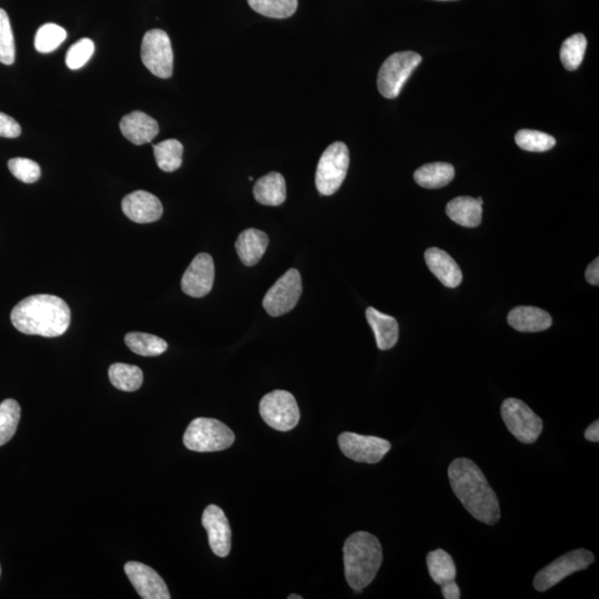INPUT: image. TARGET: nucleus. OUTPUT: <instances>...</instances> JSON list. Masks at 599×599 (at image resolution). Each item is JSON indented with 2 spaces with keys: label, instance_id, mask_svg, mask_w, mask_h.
<instances>
[{
  "label": "nucleus",
  "instance_id": "nucleus-1",
  "mask_svg": "<svg viewBox=\"0 0 599 599\" xmlns=\"http://www.w3.org/2000/svg\"><path fill=\"white\" fill-rule=\"evenodd\" d=\"M449 480L454 494L474 519L489 525L498 523L501 519L498 496L473 460H454L449 468Z\"/></svg>",
  "mask_w": 599,
  "mask_h": 599
},
{
  "label": "nucleus",
  "instance_id": "nucleus-2",
  "mask_svg": "<svg viewBox=\"0 0 599 599\" xmlns=\"http://www.w3.org/2000/svg\"><path fill=\"white\" fill-rule=\"evenodd\" d=\"M10 320L24 335L56 337L68 330L71 312L58 296L37 294L20 301L13 309Z\"/></svg>",
  "mask_w": 599,
  "mask_h": 599
},
{
  "label": "nucleus",
  "instance_id": "nucleus-3",
  "mask_svg": "<svg viewBox=\"0 0 599 599\" xmlns=\"http://www.w3.org/2000/svg\"><path fill=\"white\" fill-rule=\"evenodd\" d=\"M343 562L347 584L362 592L375 581L383 562L380 542L367 532H356L345 542Z\"/></svg>",
  "mask_w": 599,
  "mask_h": 599
},
{
  "label": "nucleus",
  "instance_id": "nucleus-4",
  "mask_svg": "<svg viewBox=\"0 0 599 599\" xmlns=\"http://www.w3.org/2000/svg\"><path fill=\"white\" fill-rule=\"evenodd\" d=\"M234 433L214 418H198L189 424L183 435L184 447L193 452H218L234 443Z\"/></svg>",
  "mask_w": 599,
  "mask_h": 599
},
{
  "label": "nucleus",
  "instance_id": "nucleus-5",
  "mask_svg": "<svg viewBox=\"0 0 599 599\" xmlns=\"http://www.w3.org/2000/svg\"><path fill=\"white\" fill-rule=\"evenodd\" d=\"M350 165V152L346 143L335 142L326 148L317 163L315 186L324 196H332L342 186Z\"/></svg>",
  "mask_w": 599,
  "mask_h": 599
},
{
  "label": "nucleus",
  "instance_id": "nucleus-6",
  "mask_svg": "<svg viewBox=\"0 0 599 599\" xmlns=\"http://www.w3.org/2000/svg\"><path fill=\"white\" fill-rule=\"evenodd\" d=\"M421 63V55L414 51H401L391 55L378 71L377 88L380 94L387 99L397 98L409 76Z\"/></svg>",
  "mask_w": 599,
  "mask_h": 599
},
{
  "label": "nucleus",
  "instance_id": "nucleus-7",
  "mask_svg": "<svg viewBox=\"0 0 599 599\" xmlns=\"http://www.w3.org/2000/svg\"><path fill=\"white\" fill-rule=\"evenodd\" d=\"M501 416L506 428L520 442L532 444L540 438L542 418L521 399L506 398L501 404Z\"/></svg>",
  "mask_w": 599,
  "mask_h": 599
},
{
  "label": "nucleus",
  "instance_id": "nucleus-8",
  "mask_svg": "<svg viewBox=\"0 0 599 599\" xmlns=\"http://www.w3.org/2000/svg\"><path fill=\"white\" fill-rule=\"evenodd\" d=\"M260 416L270 428L288 432L300 422V408L290 392L275 390L261 399Z\"/></svg>",
  "mask_w": 599,
  "mask_h": 599
},
{
  "label": "nucleus",
  "instance_id": "nucleus-9",
  "mask_svg": "<svg viewBox=\"0 0 599 599\" xmlns=\"http://www.w3.org/2000/svg\"><path fill=\"white\" fill-rule=\"evenodd\" d=\"M141 59L152 75L162 79L170 78L173 73V50L166 32L151 29L143 36Z\"/></svg>",
  "mask_w": 599,
  "mask_h": 599
},
{
  "label": "nucleus",
  "instance_id": "nucleus-10",
  "mask_svg": "<svg viewBox=\"0 0 599 599\" xmlns=\"http://www.w3.org/2000/svg\"><path fill=\"white\" fill-rule=\"evenodd\" d=\"M594 561L595 557L587 550L567 553L539 572L534 580L535 590L546 592L574 573L587 570Z\"/></svg>",
  "mask_w": 599,
  "mask_h": 599
},
{
  "label": "nucleus",
  "instance_id": "nucleus-11",
  "mask_svg": "<svg viewBox=\"0 0 599 599\" xmlns=\"http://www.w3.org/2000/svg\"><path fill=\"white\" fill-rule=\"evenodd\" d=\"M301 294L302 281L299 271L290 269L266 292L263 302V308L271 316L284 315L294 309Z\"/></svg>",
  "mask_w": 599,
  "mask_h": 599
},
{
  "label": "nucleus",
  "instance_id": "nucleus-12",
  "mask_svg": "<svg viewBox=\"0 0 599 599\" xmlns=\"http://www.w3.org/2000/svg\"><path fill=\"white\" fill-rule=\"evenodd\" d=\"M339 447L346 458L357 463L377 464L391 449L387 439L351 432L342 433Z\"/></svg>",
  "mask_w": 599,
  "mask_h": 599
},
{
  "label": "nucleus",
  "instance_id": "nucleus-13",
  "mask_svg": "<svg viewBox=\"0 0 599 599\" xmlns=\"http://www.w3.org/2000/svg\"><path fill=\"white\" fill-rule=\"evenodd\" d=\"M214 263L212 255L199 253L188 266L181 280V289L192 298H203L212 290Z\"/></svg>",
  "mask_w": 599,
  "mask_h": 599
},
{
  "label": "nucleus",
  "instance_id": "nucleus-14",
  "mask_svg": "<svg viewBox=\"0 0 599 599\" xmlns=\"http://www.w3.org/2000/svg\"><path fill=\"white\" fill-rule=\"evenodd\" d=\"M125 572L138 595L141 598L169 599L171 597L165 581L153 568L139 562H128L125 565Z\"/></svg>",
  "mask_w": 599,
  "mask_h": 599
},
{
  "label": "nucleus",
  "instance_id": "nucleus-15",
  "mask_svg": "<svg viewBox=\"0 0 599 599\" xmlns=\"http://www.w3.org/2000/svg\"><path fill=\"white\" fill-rule=\"evenodd\" d=\"M202 526L207 531L209 545L219 557H227L232 551V529L224 511L217 505H209L203 511Z\"/></svg>",
  "mask_w": 599,
  "mask_h": 599
},
{
  "label": "nucleus",
  "instance_id": "nucleus-16",
  "mask_svg": "<svg viewBox=\"0 0 599 599\" xmlns=\"http://www.w3.org/2000/svg\"><path fill=\"white\" fill-rule=\"evenodd\" d=\"M121 207L126 217L137 223L156 222L163 212L160 200L152 193L143 191L128 194L122 200Z\"/></svg>",
  "mask_w": 599,
  "mask_h": 599
},
{
  "label": "nucleus",
  "instance_id": "nucleus-17",
  "mask_svg": "<svg viewBox=\"0 0 599 599\" xmlns=\"http://www.w3.org/2000/svg\"><path fill=\"white\" fill-rule=\"evenodd\" d=\"M424 259L429 271L447 288H458L460 283H462V271H460L457 261L450 257L448 253H445V251L438 248L429 249L424 254Z\"/></svg>",
  "mask_w": 599,
  "mask_h": 599
},
{
  "label": "nucleus",
  "instance_id": "nucleus-18",
  "mask_svg": "<svg viewBox=\"0 0 599 599\" xmlns=\"http://www.w3.org/2000/svg\"><path fill=\"white\" fill-rule=\"evenodd\" d=\"M120 130L127 140L133 145L141 146L155 139L159 133V125L145 112L132 111L131 114L122 118Z\"/></svg>",
  "mask_w": 599,
  "mask_h": 599
},
{
  "label": "nucleus",
  "instance_id": "nucleus-19",
  "mask_svg": "<svg viewBox=\"0 0 599 599\" xmlns=\"http://www.w3.org/2000/svg\"><path fill=\"white\" fill-rule=\"evenodd\" d=\"M268 245V234L251 228L240 233L235 243V250L244 265L253 266L263 259Z\"/></svg>",
  "mask_w": 599,
  "mask_h": 599
},
{
  "label": "nucleus",
  "instance_id": "nucleus-20",
  "mask_svg": "<svg viewBox=\"0 0 599 599\" xmlns=\"http://www.w3.org/2000/svg\"><path fill=\"white\" fill-rule=\"evenodd\" d=\"M509 325L520 332H542L553 325L552 316L535 306H517L508 316Z\"/></svg>",
  "mask_w": 599,
  "mask_h": 599
},
{
  "label": "nucleus",
  "instance_id": "nucleus-21",
  "mask_svg": "<svg viewBox=\"0 0 599 599\" xmlns=\"http://www.w3.org/2000/svg\"><path fill=\"white\" fill-rule=\"evenodd\" d=\"M483 204L479 199L458 197L448 203V217L465 228H476L482 223Z\"/></svg>",
  "mask_w": 599,
  "mask_h": 599
},
{
  "label": "nucleus",
  "instance_id": "nucleus-22",
  "mask_svg": "<svg viewBox=\"0 0 599 599\" xmlns=\"http://www.w3.org/2000/svg\"><path fill=\"white\" fill-rule=\"evenodd\" d=\"M367 320L375 332L378 349L387 351L392 349L398 340V325L393 316L384 315L375 308L367 310Z\"/></svg>",
  "mask_w": 599,
  "mask_h": 599
},
{
  "label": "nucleus",
  "instance_id": "nucleus-23",
  "mask_svg": "<svg viewBox=\"0 0 599 599\" xmlns=\"http://www.w3.org/2000/svg\"><path fill=\"white\" fill-rule=\"evenodd\" d=\"M253 196L263 206L278 207L286 199V186L283 175L270 172L254 184Z\"/></svg>",
  "mask_w": 599,
  "mask_h": 599
},
{
  "label": "nucleus",
  "instance_id": "nucleus-24",
  "mask_svg": "<svg viewBox=\"0 0 599 599\" xmlns=\"http://www.w3.org/2000/svg\"><path fill=\"white\" fill-rule=\"evenodd\" d=\"M455 169L447 162L428 163L414 173V181L423 188L439 189L453 181Z\"/></svg>",
  "mask_w": 599,
  "mask_h": 599
},
{
  "label": "nucleus",
  "instance_id": "nucleus-25",
  "mask_svg": "<svg viewBox=\"0 0 599 599\" xmlns=\"http://www.w3.org/2000/svg\"><path fill=\"white\" fill-rule=\"evenodd\" d=\"M427 564L429 575L438 585L442 586L455 581L457 567H455L452 556L448 552L443 550L429 552L427 557Z\"/></svg>",
  "mask_w": 599,
  "mask_h": 599
},
{
  "label": "nucleus",
  "instance_id": "nucleus-26",
  "mask_svg": "<svg viewBox=\"0 0 599 599\" xmlns=\"http://www.w3.org/2000/svg\"><path fill=\"white\" fill-rule=\"evenodd\" d=\"M125 342L133 353L141 356H158L168 349V343L165 340L150 333H128Z\"/></svg>",
  "mask_w": 599,
  "mask_h": 599
},
{
  "label": "nucleus",
  "instance_id": "nucleus-27",
  "mask_svg": "<svg viewBox=\"0 0 599 599\" xmlns=\"http://www.w3.org/2000/svg\"><path fill=\"white\" fill-rule=\"evenodd\" d=\"M109 378L112 386L118 390L135 392L142 386L143 373L141 368L136 366L115 363L109 367Z\"/></svg>",
  "mask_w": 599,
  "mask_h": 599
},
{
  "label": "nucleus",
  "instance_id": "nucleus-28",
  "mask_svg": "<svg viewBox=\"0 0 599 599\" xmlns=\"http://www.w3.org/2000/svg\"><path fill=\"white\" fill-rule=\"evenodd\" d=\"M157 165L165 172L178 170L182 165L183 146L181 141L169 139L153 146Z\"/></svg>",
  "mask_w": 599,
  "mask_h": 599
},
{
  "label": "nucleus",
  "instance_id": "nucleus-29",
  "mask_svg": "<svg viewBox=\"0 0 599 599\" xmlns=\"http://www.w3.org/2000/svg\"><path fill=\"white\" fill-rule=\"evenodd\" d=\"M250 7L263 16L284 19L294 16L298 0H248Z\"/></svg>",
  "mask_w": 599,
  "mask_h": 599
},
{
  "label": "nucleus",
  "instance_id": "nucleus-30",
  "mask_svg": "<svg viewBox=\"0 0 599 599\" xmlns=\"http://www.w3.org/2000/svg\"><path fill=\"white\" fill-rule=\"evenodd\" d=\"M20 421V406L13 398L0 404V447L13 439Z\"/></svg>",
  "mask_w": 599,
  "mask_h": 599
},
{
  "label": "nucleus",
  "instance_id": "nucleus-31",
  "mask_svg": "<svg viewBox=\"0 0 599 599\" xmlns=\"http://www.w3.org/2000/svg\"><path fill=\"white\" fill-rule=\"evenodd\" d=\"M587 48V39L583 34H575L562 45L561 60L568 71H574L581 66Z\"/></svg>",
  "mask_w": 599,
  "mask_h": 599
},
{
  "label": "nucleus",
  "instance_id": "nucleus-32",
  "mask_svg": "<svg viewBox=\"0 0 599 599\" xmlns=\"http://www.w3.org/2000/svg\"><path fill=\"white\" fill-rule=\"evenodd\" d=\"M515 141L521 150L531 152L549 151L556 145L554 137L547 135L545 132L529 129L517 132Z\"/></svg>",
  "mask_w": 599,
  "mask_h": 599
},
{
  "label": "nucleus",
  "instance_id": "nucleus-33",
  "mask_svg": "<svg viewBox=\"0 0 599 599\" xmlns=\"http://www.w3.org/2000/svg\"><path fill=\"white\" fill-rule=\"evenodd\" d=\"M67 32L56 24H46L38 29L35 37V47L42 54H48L65 42Z\"/></svg>",
  "mask_w": 599,
  "mask_h": 599
},
{
  "label": "nucleus",
  "instance_id": "nucleus-34",
  "mask_svg": "<svg viewBox=\"0 0 599 599\" xmlns=\"http://www.w3.org/2000/svg\"><path fill=\"white\" fill-rule=\"evenodd\" d=\"M0 63L13 65L15 63V40L6 12L0 8Z\"/></svg>",
  "mask_w": 599,
  "mask_h": 599
},
{
  "label": "nucleus",
  "instance_id": "nucleus-35",
  "mask_svg": "<svg viewBox=\"0 0 599 599\" xmlns=\"http://www.w3.org/2000/svg\"><path fill=\"white\" fill-rule=\"evenodd\" d=\"M8 168L14 177L25 183H34L42 176V169L37 162L27 158H14L8 161Z\"/></svg>",
  "mask_w": 599,
  "mask_h": 599
},
{
  "label": "nucleus",
  "instance_id": "nucleus-36",
  "mask_svg": "<svg viewBox=\"0 0 599 599\" xmlns=\"http://www.w3.org/2000/svg\"><path fill=\"white\" fill-rule=\"evenodd\" d=\"M95 53V44L89 38L80 39L68 50L66 55V65L71 70L80 69L88 63L91 56Z\"/></svg>",
  "mask_w": 599,
  "mask_h": 599
},
{
  "label": "nucleus",
  "instance_id": "nucleus-37",
  "mask_svg": "<svg viewBox=\"0 0 599 599\" xmlns=\"http://www.w3.org/2000/svg\"><path fill=\"white\" fill-rule=\"evenodd\" d=\"M22 133V127L14 118L0 112V137L17 138Z\"/></svg>",
  "mask_w": 599,
  "mask_h": 599
},
{
  "label": "nucleus",
  "instance_id": "nucleus-38",
  "mask_svg": "<svg viewBox=\"0 0 599 599\" xmlns=\"http://www.w3.org/2000/svg\"><path fill=\"white\" fill-rule=\"evenodd\" d=\"M587 283L592 285L599 284V259L596 258L593 263L588 265L585 273Z\"/></svg>",
  "mask_w": 599,
  "mask_h": 599
},
{
  "label": "nucleus",
  "instance_id": "nucleus-39",
  "mask_svg": "<svg viewBox=\"0 0 599 599\" xmlns=\"http://www.w3.org/2000/svg\"><path fill=\"white\" fill-rule=\"evenodd\" d=\"M441 587H442L443 597L445 599H460V587L458 586V584L455 583V581L445 584V585H442Z\"/></svg>",
  "mask_w": 599,
  "mask_h": 599
},
{
  "label": "nucleus",
  "instance_id": "nucleus-40",
  "mask_svg": "<svg viewBox=\"0 0 599 599\" xmlns=\"http://www.w3.org/2000/svg\"><path fill=\"white\" fill-rule=\"evenodd\" d=\"M585 439L590 442H599V422H594L585 431Z\"/></svg>",
  "mask_w": 599,
  "mask_h": 599
},
{
  "label": "nucleus",
  "instance_id": "nucleus-41",
  "mask_svg": "<svg viewBox=\"0 0 599 599\" xmlns=\"http://www.w3.org/2000/svg\"><path fill=\"white\" fill-rule=\"evenodd\" d=\"M289 599H302L300 595H295V594H292V595L289 596Z\"/></svg>",
  "mask_w": 599,
  "mask_h": 599
},
{
  "label": "nucleus",
  "instance_id": "nucleus-42",
  "mask_svg": "<svg viewBox=\"0 0 599 599\" xmlns=\"http://www.w3.org/2000/svg\"><path fill=\"white\" fill-rule=\"evenodd\" d=\"M441 2H450V0H441Z\"/></svg>",
  "mask_w": 599,
  "mask_h": 599
},
{
  "label": "nucleus",
  "instance_id": "nucleus-43",
  "mask_svg": "<svg viewBox=\"0 0 599 599\" xmlns=\"http://www.w3.org/2000/svg\"><path fill=\"white\" fill-rule=\"evenodd\" d=\"M0 574H2V568H0Z\"/></svg>",
  "mask_w": 599,
  "mask_h": 599
}]
</instances>
